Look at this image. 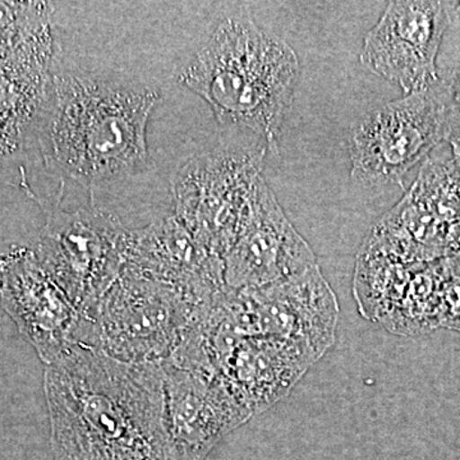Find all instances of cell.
<instances>
[{
	"label": "cell",
	"mask_w": 460,
	"mask_h": 460,
	"mask_svg": "<svg viewBox=\"0 0 460 460\" xmlns=\"http://www.w3.org/2000/svg\"><path fill=\"white\" fill-rule=\"evenodd\" d=\"M5 256H0V283H2L3 269H4Z\"/></svg>",
	"instance_id": "cell-20"
},
{
	"label": "cell",
	"mask_w": 460,
	"mask_h": 460,
	"mask_svg": "<svg viewBox=\"0 0 460 460\" xmlns=\"http://www.w3.org/2000/svg\"><path fill=\"white\" fill-rule=\"evenodd\" d=\"M124 268L174 288L195 305L226 287L223 259L199 244L174 215L131 229Z\"/></svg>",
	"instance_id": "cell-12"
},
{
	"label": "cell",
	"mask_w": 460,
	"mask_h": 460,
	"mask_svg": "<svg viewBox=\"0 0 460 460\" xmlns=\"http://www.w3.org/2000/svg\"><path fill=\"white\" fill-rule=\"evenodd\" d=\"M298 77L292 47L242 16L215 27L178 81L208 102L217 122L250 129L278 154Z\"/></svg>",
	"instance_id": "cell-3"
},
{
	"label": "cell",
	"mask_w": 460,
	"mask_h": 460,
	"mask_svg": "<svg viewBox=\"0 0 460 460\" xmlns=\"http://www.w3.org/2000/svg\"><path fill=\"white\" fill-rule=\"evenodd\" d=\"M44 393L56 460H186L169 429L162 362L75 345L45 367Z\"/></svg>",
	"instance_id": "cell-1"
},
{
	"label": "cell",
	"mask_w": 460,
	"mask_h": 460,
	"mask_svg": "<svg viewBox=\"0 0 460 460\" xmlns=\"http://www.w3.org/2000/svg\"><path fill=\"white\" fill-rule=\"evenodd\" d=\"M65 183L54 204L40 202L47 222L36 257L78 311L93 304L119 277L129 233L119 217L102 208H60Z\"/></svg>",
	"instance_id": "cell-6"
},
{
	"label": "cell",
	"mask_w": 460,
	"mask_h": 460,
	"mask_svg": "<svg viewBox=\"0 0 460 460\" xmlns=\"http://www.w3.org/2000/svg\"><path fill=\"white\" fill-rule=\"evenodd\" d=\"M314 363L295 345L257 335L241 341L217 377L257 416L286 398Z\"/></svg>",
	"instance_id": "cell-14"
},
{
	"label": "cell",
	"mask_w": 460,
	"mask_h": 460,
	"mask_svg": "<svg viewBox=\"0 0 460 460\" xmlns=\"http://www.w3.org/2000/svg\"><path fill=\"white\" fill-rule=\"evenodd\" d=\"M453 93L456 96V102H458L460 107V69L456 74V77H454L453 81Z\"/></svg>",
	"instance_id": "cell-18"
},
{
	"label": "cell",
	"mask_w": 460,
	"mask_h": 460,
	"mask_svg": "<svg viewBox=\"0 0 460 460\" xmlns=\"http://www.w3.org/2000/svg\"><path fill=\"white\" fill-rule=\"evenodd\" d=\"M456 4H458V5H456V7H458L460 9V3H456Z\"/></svg>",
	"instance_id": "cell-21"
},
{
	"label": "cell",
	"mask_w": 460,
	"mask_h": 460,
	"mask_svg": "<svg viewBox=\"0 0 460 460\" xmlns=\"http://www.w3.org/2000/svg\"><path fill=\"white\" fill-rule=\"evenodd\" d=\"M53 7L47 2H0V57L54 39Z\"/></svg>",
	"instance_id": "cell-17"
},
{
	"label": "cell",
	"mask_w": 460,
	"mask_h": 460,
	"mask_svg": "<svg viewBox=\"0 0 460 460\" xmlns=\"http://www.w3.org/2000/svg\"><path fill=\"white\" fill-rule=\"evenodd\" d=\"M223 263L226 287L255 289L314 268L317 257L262 180L250 217Z\"/></svg>",
	"instance_id": "cell-11"
},
{
	"label": "cell",
	"mask_w": 460,
	"mask_h": 460,
	"mask_svg": "<svg viewBox=\"0 0 460 460\" xmlns=\"http://www.w3.org/2000/svg\"><path fill=\"white\" fill-rule=\"evenodd\" d=\"M449 135L447 107L434 91L387 102L353 126V181L365 187L402 184L404 175Z\"/></svg>",
	"instance_id": "cell-7"
},
{
	"label": "cell",
	"mask_w": 460,
	"mask_h": 460,
	"mask_svg": "<svg viewBox=\"0 0 460 460\" xmlns=\"http://www.w3.org/2000/svg\"><path fill=\"white\" fill-rule=\"evenodd\" d=\"M411 196L441 223L460 220V162L429 159L410 190Z\"/></svg>",
	"instance_id": "cell-16"
},
{
	"label": "cell",
	"mask_w": 460,
	"mask_h": 460,
	"mask_svg": "<svg viewBox=\"0 0 460 460\" xmlns=\"http://www.w3.org/2000/svg\"><path fill=\"white\" fill-rule=\"evenodd\" d=\"M0 302L45 365L75 347L80 311L39 262L35 251L13 247L5 253Z\"/></svg>",
	"instance_id": "cell-9"
},
{
	"label": "cell",
	"mask_w": 460,
	"mask_h": 460,
	"mask_svg": "<svg viewBox=\"0 0 460 460\" xmlns=\"http://www.w3.org/2000/svg\"><path fill=\"white\" fill-rule=\"evenodd\" d=\"M159 100L146 86L54 74L35 124L45 164L93 195L153 171L147 126Z\"/></svg>",
	"instance_id": "cell-2"
},
{
	"label": "cell",
	"mask_w": 460,
	"mask_h": 460,
	"mask_svg": "<svg viewBox=\"0 0 460 460\" xmlns=\"http://www.w3.org/2000/svg\"><path fill=\"white\" fill-rule=\"evenodd\" d=\"M447 25L444 3L390 2L366 33L359 60L407 95L429 90L438 80L436 57Z\"/></svg>",
	"instance_id": "cell-8"
},
{
	"label": "cell",
	"mask_w": 460,
	"mask_h": 460,
	"mask_svg": "<svg viewBox=\"0 0 460 460\" xmlns=\"http://www.w3.org/2000/svg\"><path fill=\"white\" fill-rule=\"evenodd\" d=\"M56 40L33 44L7 57H0V156L17 153L47 98Z\"/></svg>",
	"instance_id": "cell-15"
},
{
	"label": "cell",
	"mask_w": 460,
	"mask_h": 460,
	"mask_svg": "<svg viewBox=\"0 0 460 460\" xmlns=\"http://www.w3.org/2000/svg\"><path fill=\"white\" fill-rule=\"evenodd\" d=\"M198 307L174 288L123 268L107 292L80 311L75 344L118 361L163 362Z\"/></svg>",
	"instance_id": "cell-4"
},
{
	"label": "cell",
	"mask_w": 460,
	"mask_h": 460,
	"mask_svg": "<svg viewBox=\"0 0 460 460\" xmlns=\"http://www.w3.org/2000/svg\"><path fill=\"white\" fill-rule=\"evenodd\" d=\"M246 296L259 335L279 339L319 361L335 343L339 305L319 265Z\"/></svg>",
	"instance_id": "cell-10"
},
{
	"label": "cell",
	"mask_w": 460,
	"mask_h": 460,
	"mask_svg": "<svg viewBox=\"0 0 460 460\" xmlns=\"http://www.w3.org/2000/svg\"><path fill=\"white\" fill-rule=\"evenodd\" d=\"M166 414L172 438L186 460H206L230 432L253 414L219 377H208L162 362Z\"/></svg>",
	"instance_id": "cell-13"
},
{
	"label": "cell",
	"mask_w": 460,
	"mask_h": 460,
	"mask_svg": "<svg viewBox=\"0 0 460 460\" xmlns=\"http://www.w3.org/2000/svg\"><path fill=\"white\" fill-rule=\"evenodd\" d=\"M452 146H453V155L456 157V159H459L460 162V137L456 138V140H452Z\"/></svg>",
	"instance_id": "cell-19"
},
{
	"label": "cell",
	"mask_w": 460,
	"mask_h": 460,
	"mask_svg": "<svg viewBox=\"0 0 460 460\" xmlns=\"http://www.w3.org/2000/svg\"><path fill=\"white\" fill-rule=\"evenodd\" d=\"M266 148L226 147L190 160L174 183V217L195 241L224 259L246 224Z\"/></svg>",
	"instance_id": "cell-5"
}]
</instances>
